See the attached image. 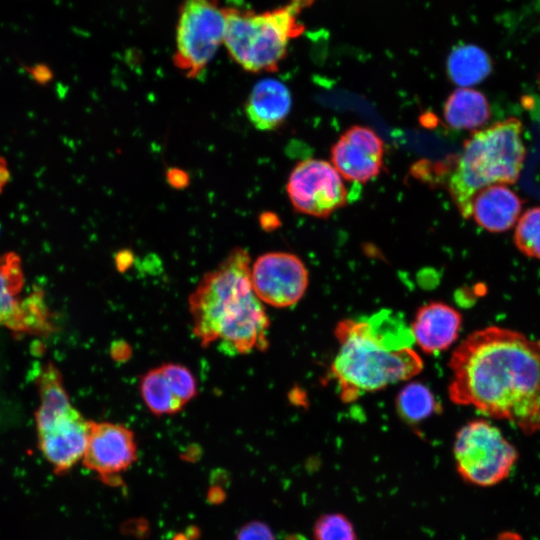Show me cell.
<instances>
[{
    "label": "cell",
    "mask_w": 540,
    "mask_h": 540,
    "mask_svg": "<svg viewBox=\"0 0 540 540\" xmlns=\"http://www.w3.org/2000/svg\"><path fill=\"white\" fill-rule=\"evenodd\" d=\"M450 400L506 420L526 435L540 433V341L487 326L452 352Z\"/></svg>",
    "instance_id": "obj_1"
},
{
    "label": "cell",
    "mask_w": 540,
    "mask_h": 540,
    "mask_svg": "<svg viewBox=\"0 0 540 540\" xmlns=\"http://www.w3.org/2000/svg\"><path fill=\"white\" fill-rule=\"evenodd\" d=\"M334 333L339 348L331 372L343 402L413 378L423 369L422 358L412 348L411 329L391 310L343 319Z\"/></svg>",
    "instance_id": "obj_2"
},
{
    "label": "cell",
    "mask_w": 540,
    "mask_h": 540,
    "mask_svg": "<svg viewBox=\"0 0 540 540\" xmlns=\"http://www.w3.org/2000/svg\"><path fill=\"white\" fill-rule=\"evenodd\" d=\"M193 333L203 347L220 342L227 353L268 348L269 319L251 281L250 256L240 247L206 273L189 296Z\"/></svg>",
    "instance_id": "obj_3"
},
{
    "label": "cell",
    "mask_w": 540,
    "mask_h": 540,
    "mask_svg": "<svg viewBox=\"0 0 540 540\" xmlns=\"http://www.w3.org/2000/svg\"><path fill=\"white\" fill-rule=\"evenodd\" d=\"M522 133V122L510 117L466 139L447 180L448 193L463 218H471L478 191L517 182L526 156Z\"/></svg>",
    "instance_id": "obj_4"
},
{
    "label": "cell",
    "mask_w": 540,
    "mask_h": 540,
    "mask_svg": "<svg viewBox=\"0 0 540 540\" xmlns=\"http://www.w3.org/2000/svg\"><path fill=\"white\" fill-rule=\"evenodd\" d=\"M313 1L290 0L261 13L224 8L223 43L231 58L250 72L276 71L287 54L289 41L304 29L299 22L301 12Z\"/></svg>",
    "instance_id": "obj_5"
},
{
    "label": "cell",
    "mask_w": 540,
    "mask_h": 540,
    "mask_svg": "<svg viewBox=\"0 0 540 540\" xmlns=\"http://www.w3.org/2000/svg\"><path fill=\"white\" fill-rule=\"evenodd\" d=\"M39 406L35 412L38 446L57 475L82 461L91 420L71 403L59 369L46 363L36 379Z\"/></svg>",
    "instance_id": "obj_6"
},
{
    "label": "cell",
    "mask_w": 540,
    "mask_h": 540,
    "mask_svg": "<svg viewBox=\"0 0 540 540\" xmlns=\"http://www.w3.org/2000/svg\"><path fill=\"white\" fill-rule=\"evenodd\" d=\"M453 454L459 475L481 487L506 479L518 459L516 448L501 430L484 419L469 421L458 430Z\"/></svg>",
    "instance_id": "obj_7"
},
{
    "label": "cell",
    "mask_w": 540,
    "mask_h": 540,
    "mask_svg": "<svg viewBox=\"0 0 540 540\" xmlns=\"http://www.w3.org/2000/svg\"><path fill=\"white\" fill-rule=\"evenodd\" d=\"M224 8L217 0H183L176 29L174 64L187 77H198L223 43Z\"/></svg>",
    "instance_id": "obj_8"
},
{
    "label": "cell",
    "mask_w": 540,
    "mask_h": 540,
    "mask_svg": "<svg viewBox=\"0 0 540 540\" xmlns=\"http://www.w3.org/2000/svg\"><path fill=\"white\" fill-rule=\"evenodd\" d=\"M24 286L20 257L14 252L0 256V327L19 335H46L52 332L44 292L35 288L24 296Z\"/></svg>",
    "instance_id": "obj_9"
},
{
    "label": "cell",
    "mask_w": 540,
    "mask_h": 540,
    "mask_svg": "<svg viewBox=\"0 0 540 540\" xmlns=\"http://www.w3.org/2000/svg\"><path fill=\"white\" fill-rule=\"evenodd\" d=\"M287 194L295 211L326 218L347 203L343 178L327 161L307 159L291 171Z\"/></svg>",
    "instance_id": "obj_10"
},
{
    "label": "cell",
    "mask_w": 540,
    "mask_h": 540,
    "mask_svg": "<svg viewBox=\"0 0 540 540\" xmlns=\"http://www.w3.org/2000/svg\"><path fill=\"white\" fill-rule=\"evenodd\" d=\"M308 271L302 260L289 252L260 255L251 267V281L262 303L285 308L296 304L308 286Z\"/></svg>",
    "instance_id": "obj_11"
},
{
    "label": "cell",
    "mask_w": 540,
    "mask_h": 540,
    "mask_svg": "<svg viewBox=\"0 0 540 540\" xmlns=\"http://www.w3.org/2000/svg\"><path fill=\"white\" fill-rule=\"evenodd\" d=\"M137 460L134 432L125 425L91 420L82 464L107 484H117L120 475Z\"/></svg>",
    "instance_id": "obj_12"
},
{
    "label": "cell",
    "mask_w": 540,
    "mask_h": 540,
    "mask_svg": "<svg viewBox=\"0 0 540 540\" xmlns=\"http://www.w3.org/2000/svg\"><path fill=\"white\" fill-rule=\"evenodd\" d=\"M383 154V140L374 130L353 125L332 146L331 162L342 178L364 183L380 173Z\"/></svg>",
    "instance_id": "obj_13"
},
{
    "label": "cell",
    "mask_w": 540,
    "mask_h": 540,
    "mask_svg": "<svg viewBox=\"0 0 540 540\" xmlns=\"http://www.w3.org/2000/svg\"><path fill=\"white\" fill-rule=\"evenodd\" d=\"M462 316L452 306L433 301L421 306L411 324L414 342L427 354L448 349L458 338Z\"/></svg>",
    "instance_id": "obj_14"
},
{
    "label": "cell",
    "mask_w": 540,
    "mask_h": 540,
    "mask_svg": "<svg viewBox=\"0 0 540 540\" xmlns=\"http://www.w3.org/2000/svg\"><path fill=\"white\" fill-rule=\"evenodd\" d=\"M523 201L505 184H494L478 191L472 201L475 222L490 232H503L517 221Z\"/></svg>",
    "instance_id": "obj_15"
},
{
    "label": "cell",
    "mask_w": 540,
    "mask_h": 540,
    "mask_svg": "<svg viewBox=\"0 0 540 540\" xmlns=\"http://www.w3.org/2000/svg\"><path fill=\"white\" fill-rule=\"evenodd\" d=\"M292 98L288 88L276 79H263L255 84L245 103L251 124L262 131L280 127L288 117Z\"/></svg>",
    "instance_id": "obj_16"
},
{
    "label": "cell",
    "mask_w": 540,
    "mask_h": 540,
    "mask_svg": "<svg viewBox=\"0 0 540 540\" xmlns=\"http://www.w3.org/2000/svg\"><path fill=\"white\" fill-rule=\"evenodd\" d=\"M443 115L446 123L455 129H477L491 117L487 98L472 88H458L445 101Z\"/></svg>",
    "instance_id": "obj_17"
},
{
    "label": "cell",
    "mask_w": 540,
    "mask_h": 540,
    "mask_svg": "<svg viewBox=\"0 0 540 540\" xmlns=\"http://www.w3.org/2000/svg\"><path fill=\"white\" fill-rule=\"evenodd\" d=\"M447 74L461 88H470L484 81L492 72V60L477 45L461 44L453 48L447 59Z\"/></svg>",
    "instance_id": "obj_18"
},
{
    "label": "cell",
    "mask_w": 540,
    "mask_h": 540,
    "mask_svg": "<svg viewBox=\"0 0 540 540\" xmlns=\"http://www.w3.org/2000/svg\"><path fill=\"white\" fill-rule=\"evenodd\" d=\"M139 388L146 406L157 416L178 413L185 406L175 396L159 366L141 376Z\"/></svg>",
    "instance_id": "obj_19"
},
{
    "label": "cell",
    "mask_w": 540,
    "mask_h": 540,
    "mask_svg": "<svg viewBox=\"0 0 540 540\" xmlns=\"http://www.w3.org/2000/svg\"><path fill=\"white\" fill-rule=\"evenodd\" d=\"M396 408L405 421L417 423L438 412L439 404L428 387L413 382L399 392Z\"/></svg>",
    "instance_id": "obj_20"
},
{
    "label": "cell",
    "mask_w": 540,
    "mask_h": 540,
    "mask_svg": "<svg viewBox=\"0 0 540 540\" xmlns=\"http://www.w3.org/2000/svg\"><path fill=\"white\" fill-rule=\"evenodd\" d=\"M514 243L525 256L540 260V207L527 209L518 219Z\"/></svg>",
    "instance_id": "obj_21"
},
{
    "label": "cell",
    "mask_w": 540,
    "mask_h": 540,
    "mask_svg": "<svg viewBox=\"0 0 540 540\" xmlns=\"http://www.w3.org/2000/svg\"><path fill=\"white\" fill-rule=\"evenodd\" d=\"M175 396L186 405L197 394V383L192 372L178 363H164L159 366Z\"/></svg>",
    "instance_id": "obj_22"
},
{
    "label": "cell",
    "mask_w": 540,
    "mask_h": 540,
    "mask_svg": "<svg viewBox=\"0 0 540 540\" xmlns=\"http://www.w3.org/2000/svg\"><path fill=\"white\" fill-rule=\"evenodd\" d=\"M315 540H357L349 519L340 513L325 514L314 526Z\"/></svg>",
    "instance_id": "obj_23"
},
{
    "label": "cell",
    "mask_w": 540,
    "mask_h": 540,
    "mask_svg": "<svg viewBox=\"0 0 540 540\" xmlns=\"http://www.w3.org/2000/svg\"><path fill=\"white\" fill-rule=\"evenodd\" d=\"M236 540H275V537L268 525L260 521H252L241 527Z\"/></svg>",
    "instance_id": "obj_24"
},
{
    "label": "cell",
    "mask_w": 540,
    "mask_h": 540,
    "mask_svg": "<svg viewBox=\"0 0 540 540\" xmlns=\"http://www.w3.org/2000/svg\"><path fill=\"white\" fill-rule=\"evenodd\" d=\"M167 178L169 183L176 188H182L188 183V175L179 169H170Z\"/></svg>",
    "instance_id": "obj_25"
},
{
    "label": "cell",
    "mask_w": 540,
    "mask_h": 540,
    "mask_svg": "<svg viewBox=\"0 0 540 540\" xmlns=\"http://www.w3.org/2000/svg\"><path fill=\"white\" fill-rule=\"evenodd\" d=\"M492 540H524L521 535L512 531H505L497 535L496 538Z\"/></svg>",
    "instance_id": "obj_26"
},
{
    "label": "cell",
    "mask_w": 540,
    "mask_h": 540,
    "mask_svg": "<svg viewBox=\"0 0 540 540\" xmlns=\"http://www.w3.org/2000/svg\"><path fill=\"white\" fill-rule=\"evenodd\" d=\"M285 540H307V539L299 534H291L287 536Z\"/></svg>",
    "instance_id": "obj_27"
},
{
    "label": "cell",
    "mask_w": 540,
    "mask_h": 540,
    "mask_svg": "<svg viewBox=\"0 0 540 540\" xmlns=\"http://www.w3.org/2000/svg\"><path fill=\"white\" fill-rule=\"evenodd\" d=\"M1 228H2V226H1V223H0V232H1Z\"/></svg>",
    "instance_id": "obj_28"
}]
</instances>
